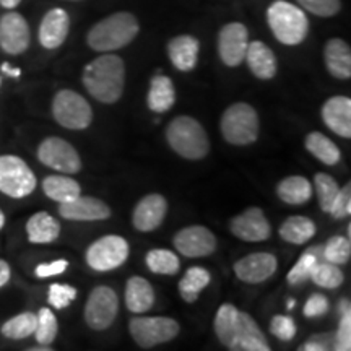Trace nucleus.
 <instances>
[{
    "instance_id": "35",
    "label": "nucleus",
    "mask_w": 351,
    "mask_h": 351,
    "mask_svg": "<svg viewBox=\"0 0 351 351\" xmlns=\"http://www.w3.org/2000/svg\"><path fill=\"white\" fill-rule=\"evenodd\" d=\"M38 317L33 313H23L15 315V317L8 319L2 326L3 337L12 340H23L26 337L33 335L36 330Z\"/></svg>"
},
{
    "instance_id": "3",
    "label": "nucleus",
    "mask_w": 351,
    "mask_h": 351,
    "mask_svg": "<svg viewBox=\"0 0 351 351\" xmlns=\"http://www.w3.org/2000/svg\"><path fill=\"white\" fill-rule=\"evenodd\" d=\"M140 25L137 16L130 12H117L91 26L86 43L96 52H114L137 38Z\"/></svg>"
},
{
    "instance_id": "39",
    "label": "nucleus",
    "mask_w": 351,
    "mask_h": 351,
    "mask_svg": "<svg viewBox=\"0 0 351 351\" xmlns=\"http://www.w3.org/2000/svg\"><path fill=\"white\" fill-rule=\"evenodd\" d=\"M320 258L315 256L313 247H309L307 251L302 252V256L298 258V262L295 263L291 270L288 271L287 280L291 287H300L304 282H307L311 276V271H313L315 262H319Z\"/></svg>"
},
{
    "instance_id": "2",
    "label": "nucleus",
    "mask_w": 351,
    "mask_h": 351,
    "mask_svg": "<svg viewBox=\"0 0 351 351\" xmlns=\"http://www.w3.org/2000/svg\"><path fill=\"white\" fill-rule=\"evenodd\" d=\"M82 82L88 93L99 103H117L125 86L124 60L112 52H103L83 69Z\"/></svg>"
},
{
    "instance_id": "49",
    "label": "nucleus",
    "mask_w": 351,
    "mask_h": 351,
    "mask_svg": "<svg viewBox=\"0 0 351 351\" xmlns=\"http://www.w3.org/2000/svg\"><path fill=\"white\" fill-rule=\"evenodd\" d=\"M21 0H0V5L3 8H8V10H12V8L19 7Z\"/></svg>"
},
{
    "instance_id": "22",
    "label": "nucleus",
    "mask_w": 351,
    "mask_h": 351,
    "mask_svg": "<svg viewBox=\"0 0 351 351\" xmlns=\"http://www.w3.org/2000/svg\"><path fill=\"white\" fill-rule=\"evenodd\" d=\"M200 43L191 34H179L168 43V56L171 64L179 72H191L199 62Z\"/></svg>"
},
{
    "instance_id": "36",
    "label": "nucleus",
    "mask_w": 351,
    "mask_h": 351,
    "mask_svg": "<svg viewBox=\"0 0 351 351\" xmlns=\"http://www.w3.org/2000/svg\"><path fill=\"white\" fill-rule=\"evenodd\" d=\"M351 257V243L345 236H333L322 245V261L333 265H345Z\"/></svg>"
},
{
    "instance_id": "14",
    "label": "nucleus",
    "mask_w": 351,
    "mask_h": 351,
    "mask_svg": "<svg viewBox=\"0 0 351 351\" xmlns=\"http://www.w3.org/2000/svg\"><path fill=\"white\" fill-rule=\"evenodd\" d=\"M176 251L184 257L197 258L207 257L217 251V238L207 226H186L176 232L173 241Z\"/></svg>"
},
{
    "instance_id": "41",
    "label": "nucleus",
    "mask_w": 351,
    "mask_h": 351,
    "mask_svg": "<svg viewBox=\"0 0 351 351\" xmlns=\"http://www.w3.org/2000/svg\"><path fill=\"white\" fill-rule=\"evenodd\" d=\"M77 298V289L70 285H60L52 283L49 287V295H47V301L56 309H65L70 302Z\"/></svg>"
},
{
    "instance_id": "31",
    "label": "nucleus",
    "mask_w": 351,
    "mask_h": 351,
    "mask_svg": "<svg viewBox=\"0 0 351 351\" xmlns=\"http://www.w3.org/2000/svg\"><path fill=\"white\" fill-rule=\"evenodd\" d=\"M43 191L44 194L49 197L51 200L59 202V204H64V202L73 200L75 197L82 194V187L73 178H69V176H47L43 181Z\"/></svg>"
},
{
    "instance_id": "40",
    "label": "nucleus",
    "mask_w": 351,
    "mask_h": 351,
    "mask_svg": "<svg viewBox=\"0 0 351 351\" xmlns=\"http://www.w3.org/2000/svg\"><path fill=\"white\" fill-rule=\"evenodd\" d=\"M301 8L313 15L328 19L341 10V0H296Z\"/></svg>"
},
{
    "instance_id": "9",
    "label": "nucleus",
    "mask_w": 351,
    "mask_h": 351,
    "mask_svg": "<svg viewBox=\"0 0 351 351\" xmlns=\"http://www.w3.org/2000/svg\"><path fill=\"white\" fill-rule=\"evenodd\" d=\"M179 324L173 317H134L129 322V332L140 348H153V346L168 343L179 335Z\"/></svg>"
},
{
    "instance_id": "11",
    "label": "nucleus",
    "mask_w": 351,
    "mask_h": 351,
    "mask_svg": "<svg viewBox=\"0 0 351 351\" xmlns=\"http://www.w3.org/2000/svg\"><path fill=\"white\" fill-rule=\"evenodd\" d=\"M119 313V296L112 288L96 287L88 296L83 317L91 330L101 332L112 326Z\"/></svg>"
},
{
    "instance_id": "27",
    "label": "nucleus",
    "mask_w": 351,
    "mask_h": 351,
    "mask_svg": "<svg viewBox=\"0 0 351 351\" xmlns=\"http://www.w3.org/2000/svg\"><path fill=\"white\" fill-rule=\"evenodd\" d=\"M26 234L29 243L49 244L60 234L59 221L47 212H38L26 223Z\"/></svg>"
},
{
    "instance_id": "5",
    "label": "nucleus",
    "mask_w": 351,
    "mask_h": 351,
    "mask_svg": "<svg viewBox=\"0 0 351 351\" xmlns=\"http://www.w3.org/2000/svg\"><path fill=\"white\" fill-rule=\"evenodd\" d=\"M166 140L169 147L186 160H204L210 152L207 132L191 116H179L171 121L166 129Z\"/></svg>"
},
{
    "instance_id": "42",
    "label": "nucleus",
    "mask_w": 351,
    "mask_h": 351,
    "mask_svg": "<svg viewBox=\"0 0 351 351\" xmlns=\"http://www.w3.org/2000/svg\"><path fill=\"white\" fill-rule=\"evenodd\" d=\"M271 335L282 341H291L296 337V324L288 315H275L270 322Z\"/></svg>"
},
{
    "instance_id": "21",
    "label": "nucleus",
    "mask_w": 351,
    "mask_h": 351,
    "mask_svg": "<svg viewBox=\"0 0 351 351\" xmlns=\"http://www.w3.org/2000/svg\"><path fill=\"white\" fill-rule=\"evenodd\" d=\"M324 124L339 137L351 138V99L346 96H332L324 103L322 111Z\"/></svg>"
},
{
    "instance_id": "38",
    "label": "nucleus",
    "mask_w": 351,
    "mask_h": 351,
    "mask_svg": "<svg viewBox=\"0 0 351 351\" xmlns=\"http://www.w3.org/2000/svg\"><path fill=\"white\" fill-rule=\"evenodd\" d=\"M314 189L317 192L320 208H322V212L328 213V210H330L333 204V199L339 194L340 186L330 174L317 173L314 176Z\"/></svg>"
},
{
    "instance_id": "44",
    "label": "nucleus",
    "mask_w": 351,
    "mask_h": 351,
    "mask_svg": "<svg viewBox=\"0 0 351 351\" xmlns=\"http://www.w3.org/2000/svg\"><path fill=\"white\" fill-rule=\"evenodd\" d=\"M335 351H350L351 350V311L340 314L339 330L335 332Z\"/></svg>"
},
{
    "instance_id": "20",
    "label": "nucleus",
    "mask_w": 351,
    "mask_h": 351,
    "mask_svg": "<svg viewBox=\"0 0 351 351\" xmlns=\"http://www.w3.org/2000/svg\"><path fill=\"white\" fill-rule=\"evenodd\" d=\"M70 32V16L64 8H52L39 25V43L46 49H57L65 43Z\"/></svg>"
},
{
    "instance_id": "18",
    "label": "nucleus",
    "mask_w": 351,
    "mask_h": 351,
    "mask_svg": "<svg viewBox=\"0 0 351 351\" xmlns=\"http://www.w3.org/2000/svg\"><path fill=\"white\" fill-rule=\"evenodd\" d=\"M168 202L161 194H148L135 205L132 213V225L142 232L155 231L165 221Z\"/></svg>"
},
{
    "instance_id": "24",
    "label": "nucleus",
    "mask_w": 351,
    "mask_h": 351,
    "mask_svg": "<svg viewBox=\"0 0 351 351\" xmlns=\"http://www.w3.org/2000/svg\"><path fill=\"white\" fill-rule=\"evenodd\" d=\"M324 62L332 77L339 80H350L351 77V49L350 44L340 38L328 39L324 47Z\"/></svg>"
},
{
    "instance_id": "48",
    "label": "nucleus",
    "mask_w": 351,
    "mask_h": 351,
    "mask_svg": "<svg viewBox=\"0 0 351 351\" xmlns=\"http://www.w3.org/2000/svg\"><path fill=\"white\" fill-rule=\"evenodd\" d=\"M2 72L5 73V75H8V77H13V78H19L20 75H21V70L20 69H15V67H12L10 64H2Z\"/></svg>"
},
{
    "instance_id": "52",
    "label": "nucleus",
    "mask_w": 351,
    "mask_h": 351,
    "mask_svg": "<svg viewBox=\"0 0 351 351\" xmlns=\"http://www.w3.org/2000/svg\"><path fill=\"white\" fill-rule=\"evenodd\" d=\"M295 306H296V301H295V300H289V301H288V309H289V311L295 309Z\"/></svg>"
},
{
    "instance_id": "13",
    "label": "nucleus",
    "mask_w": 351,
    "mask_h": 351,
    "mask_svg": "<svg viewBox=\"0 0 351 351\" xmlns=\"http://www.w3.org/2000/svg\"><path fill=\"white\" fill-rule=\"evenodd\" d=\"M249 46V29L239 21H232L219 29L218 54L221 62L228 67H238L244 62Z\"/></svg>"
},
{
    "instance_id": "45",
    "label": "nucleus",
    "mask_w": 351,
    "mask_h": 351,
    "mask_svg": "<svg viewBox=\"0 0 351 351\" xmlns=\"http://www.w3.org/2000/svg\"><path fill=\"white\" fill-rule=\"evenodd\" d=\"M328 309H330V302H328L327 298L320 295V293H314V295L306 301L302 314H304L307 319H315L326 315L328 313Z\"/></svg>"
},
{
    "instance_id": "28",
    "label": "nucleus",
    "mask_w": 351,
    "mask_h": 351,
    "mask_svg": "<svg viewBox=\"0 0 351 351\" xmlns=\"http://www.w3.org/2000/svg\"><path fill=\"white\" fill-rule=\"evenodd\" d=\"M276 195L288 205H302L313 197V184L302 176H288L276 186Z\"/></svg>"
},
{
    "instance_id": "30",
    "label": "nucleus",
    "mask_w": 351,
    "mask_h": 351,
    "mask_svg": "<svg viewBox=\"0 0 351 351\" xmlns=\"http://www.w3.org/2000/svg\"><path fill=\"white\" fill-rule=\"evenodd\" d=\"M315 223L311 218L301 217H289L283 221V225L280 226V238L287 241L289 244H306L307 241H311L315 236Z\"/></svg>"
},
{
    "instance_id": "15",
    "label": "nucleus",
    "mask_w": 351,
    "mask_h": 351,
    "mask_svg": "<svg viewBox=\"0 0 351 351\" xmlns=\"http://www.w3.org/2000/svg\"><path fill=\"white\" fill-rule=\"evenodd\" d=\"M32 33L28 21L16 12H8L0 19V47L10 56H19L29 47Z\"/></svg>"
},
{
    "instance_id": "1",
    "label": "nucleus",
    "mask_w": 351,
    "mask_h": 351,
    "mask_svg": "<svg viewBox=\"0 0 351 351\" xmlns=\"http://www.w3.org/2000/svg\"><path fill=\"white\" fill-rule=\"evenodd\" d=\"M213 330L219 343L231 351H270L265 333L252 315L239 311L231 302L219 306Z\"/></svg>"
},
{
    "instance_id": "32",
    "label": "nucleus",
    "mask_w": 351,
    "mask_h": 351,
    "mask_svg": "<svg viewBox=\"0 0 351 351\" xmlns=\"http://www.w3.org/2000/svg\"><path fill=\"white\" fill-rule=\"evenodd\" d=\"M212 282V275L204 267H191L179 282V295L189 304L199 300V295Z\"/></svg>"
},
{
    "instance_id": "37",
    "label": "nucleus",
    "mask_w": 351,
    "mask_h": 351,
    "mask_svg": "<svg viewBox=\"0 0 351 351\" xmlns=\"http://www.w3.org/2000/svg\"><path fill=\"white\" fill-rule=\"evenodd\" d=\"M36 330L33 335L36 337V341L39 345H51L56 340L57 332H59V326H57L56 315L52 314L49 307H41L39 313L36 314Z\"/></svg>"
},
{
    "instance_id": "33",
    "label": "nucleus",
    "mask_w": 351,
    "mask_h": 351,
    "mask_svg": "<svg viewBox=\"0 0 351 351\" xmlns=\"http://www.w3.org/2000/svg\"><path fill=\"white\" fill-rule=\"evenodd\" d=\"M145 262H147L148 270L156 275L174 276L181 269V261H179L178 254L169 249H152L147 252Z\"/></svg>"
},
{
    "instance_id": "53",
    "label": "nucleus",
    "mask_w": 351,
    "mask_h": 351,
    "mask_svg": "<svg viewBox=\"0 0 351 351\" xmlns=\"http://www.w3.org/2000/svg\"><path fill=\"white\" fill-rule=\"evenodd\" d=\"M0 85H2V77H0Z\"/></svg>"
},
{
    "instance_id": "51",
    "label": "nucleus",
    "mask_w": 351,
    "mask_h": 351,
    "mask_svg": "<svg viewBox=\"0 0 351 351\" xmlns=\"http://www.w3.org/2000/svg\"><path fill=\"white\" fill-rule=\"evenodd\" d=\"M3 225H5V215H3L2 210H0V230H2Z\"/></svg>"
},
{
    "instance_id": "8",
    "label": "nucleus",
    "mask_w": 351,
    "mask_h": 351,
    "mask_svg": "<svg viewBox=\"0 0 351 351\" xmlns=\"http://www.w3.org/2000/svg\"><path fill=\"white\" fill-rule=\"evenodd\" d=\"M36 176L15 155L0 156V192L12 199H23L36 189Z\"/></svg>"
},
{
    "instance_id": "6",
    "label": "nucleus",
    "mask_w": 351,
    "mask_h": 351,
    "mask_svg": "<svg viewBox=\"0 0 351 351\" xmlns=\"http://www.w3.org/2000/svg\"><path fill=\"white\" fill-rule=\"evenodd\" d=\"M223 138L236 147L251 145L258 137L257 111L247 103H234L223 112L219 121Z\"/></svg>"
},
{
    "instance_id": "12",
    "label": "nucleus",
    "mask_w": 351,
    "mask_h": 351,
    "mask_svg": "<svg viewBox=\"0 0 351 351\" xmlns=\"http://www.w3.org/2000/svg\"><path fill=\"white\" fill-rule=\"evenodd\" d=\"M38 160L47 168L62 174H77L82 169V158L67 140L47 137L38 148Z\"/></svg>"
},
{
    "instance_id": "16",
    "label": "nucleus",
    "mask_w": 351,
    "mask_h": 351,
    "mask_svg": "<svg viewBox=\"0 0 351 351\" xmlns=\"http://www.w3.org/2000/svg\"><path fill=\"white\" fill-rule=\"evenodd\" d=\"M230 230L236 238L245 243H262L271 234V226L262 208L251 207L236 215L230 221Z\"/></svg>"
},
{
    "instance_id": "23",
    "label": "nucleus",
    "mask_w": 351,
    "mask_h": 351,
    "mask_svg": "<svg viewBox=\"0 0 351 351\" xmlns=\"http://www.w3.org/2000/svg\"><path fill=\"white\" fill-rule=\"evenodd\" d=\"M244 60L249 65V70L258 80H271L278 72L275 52L262 41H249Z\"/></svg>"
},
{
    "instance_id": "10",
    "label": "nucleus",
    "mask_w": 351,
    "mask_h": 351,
    "mask_svg": "<svg viewBox=\"0 0 351 351\" xmlns=\"http://www.w3.org/2000/svg\"><path fill=\"white\" fill-rule=\"evenodd\" d=\"M129 258V243L117 234H108L96 239L86 249L85 261L96 271H111L124 265Z\"/></svg>"
},
{
    "instance_id": "47",
    "label": "nucleus",
    "mask_w": 351,
    "mask_h": 351,
    "mask_svg": "<svg viewBox=\"0 0 351 351\" xmlns=\"http://www.w3.org/2000/svg\"><path fill=\"white\" fill-rule=\"evenodd\" d=\"M10 265L5 261H2L0 258V288L5 287V285L8 283V280H10Z\"/></svg>"
},
{
    "instance_id": "34",
    "label": "nucleus",
    "mask_w": 351,
    "mask_h": 351,
    "mask_svg": "<svg viewBox=\"0 0 351 351\" xmlns=\"http://www.w3.org/2000/svg\"><path fill=\"white\" fill-rule=\"evenodd\" d=\"M309 280H313L314 285L324 289H337L341 287L345 276L340 270V265H333L330 262L319 261L315 262L313 271H311Z\"/></svg>"
},
{
    "instance_id": "26",
    "label": "nucleus",
    "mask_w": 351,
    "mask_h": 351,
    "mask_svg": "<svg viewBox=\"0 0 351 351\" xmlns=\"http://www.w3.org/2000/svg\"><path fill=\"white\" fill-rule=\"evenodd\" d=\"M176 103V90L173 85V80L169 77L156 73L152 78L150 88H148L147 95V104L150 111L163 114L169 111Z\"/></svg>"
},
{
    "instance_id": "29",
    "label": "nucleus",
    "mask_w": 351,
    "mask_h": 351,
    "mask_svg": "<svg viewBox=\"0 0 351 351\" xmlns=\"http://www.w3.org/2000/svg\"><path fill=\"white\" fill-rule=\"evenodd\" d=\"M304 147L311 155L317 158L320 163L327 166H335L337 163H340V148L337 147V143L332 142L327 135L320 134V132H311L309 135H306Z\"/></svg>"
},
{
    "instance_id": "4",
    "label": "nucleus",
    "mask_w": 351,
    "mask_h": 351,
    "mask_svg": "<svg viewBox=\"0 0 351 351\" xmlns=\"http://www.w3.org/2000/svg\"><path fill=\"white\" fill-rule=\"evenodd\" d=\"M267 23L276 41L285 46H298L309 33V20L304 10L287 0H275L267 8Z\"/></svg>"
},
{
    "instance_id": "7",
    "label": "nucleus",
    "mask_w": 351,
    "mask_h": 351,
    "mask_svg": "<svg viewBox=\"0 0 351 351\" xmlns=\"http://www.w3.org/2000/svg\"><path fill=\"white\" fill-rule=\"evenodd\" d=\"M52 116L65 129L83 130L93 121V109L77 91L60 90L52 101Z\"/></svg>"
},
{
    "instance_id": "25",
    "label": "nucleus",
    "mask_w": 351,
    "mask_h": 351,
    "mask_svg": "<svg viewBox=\"0 0 351 351\" xmlns=\"http://www.w3.org/2000/svg\"><path fill=\"white\" fill-rule=\"evenodd\" d=\"M155 291L143 276H130L125 285V306L130 313L145 314L153 307Z\"/></svg>"
},
{
    "instance_id": "43",
    "label": "nucleus",
    "mask_w": 351,
    "mask_h": 351,
    "mask_svg": "<svg viewBox=\"0 0 351 351\" xmlns=\"http://www.w3.org/2000/svg\"><path fill=\"white\" fill-rule=\"evenodd\" d=\"M328 213L335 219H341L351 215V184L348 182L345 187L339 189V194L333 199V204Z\"/></svg>"
},
{
    "instance_id": "46",
    "label": "nucleus",
    "mask_w": 351,
    "mask_h": 351,
    "mask_svg": "<svg viewBox=\"0 0 351 351\" xmlns=\"http://www.w3.org/2000/svg\"><path fill=\"white\" fill-rule=\"evenodd\" d=\"M69 262L64 261V258H59V261L49 262V263H39L36 267V274L38 278H47V276H56L64 274L67 270Z\"/></svg>"
},
{
    "instance_id": "50",
    "label": "nucleus",
    "mask_w": 351,
    "mask_h": 351,
    "mask_svg": "<svg viewBox=\"0 0 351 351\" xmlns=\"http://www.w3.org/2000/svg\"><path fill=\"white\" fill-rule=\"evenodd\" d=\"M348 311H351L350 301L348 300H341L340 301V306H339V313L340 314H345V313H348Z\"/></svg>"
},
{
    "instance_id": "19",
    "label": "nucleus",
    "mask_w": 351,
    "mask_h": 351,
    "mask_svg": "<svg viewBox=\"0 0 351 351\" xmlns=\"http://www.w3.org/2000/svg\"><path fill=\"white\" fill-rule=\"evenodd\" d=\"M59 215L72 221H101L111 217V208L101 199L80 194L73 200L60 204Z\"/></svg>"
},
{
    "instance_id": "17",
    "label": "nucleus",
    "mask_w": 351,
    "mask_h": 351,
    "mask_svg": "<svg viewBox=\"0 0 351 351\" xmlns=\"http://www.w3.org/2000/svg\"><path fill=\"white\" fill-rule=\"evenodd\" d=\"M278 261L270 252H252L234 263V274L238 280L249 285L263 283L275 275Z\"/></svg>"
}]
</instances>
